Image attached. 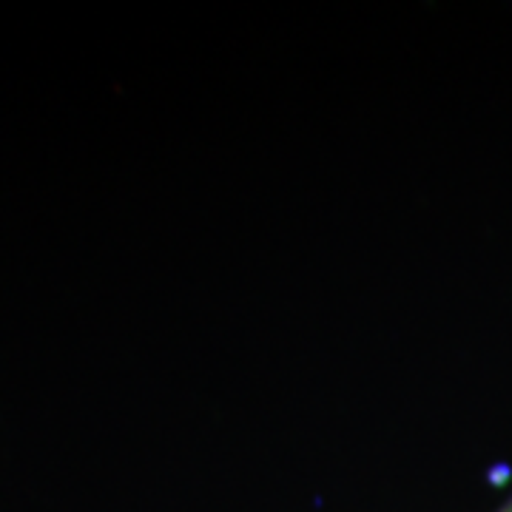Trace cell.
<instances>
[{
	"label": "cell",
	"mask_w": 512,
	"mask_h": 512,
	"mask_svg": "<svg viewBox=\"0 0 512 512\" xmlns=\"http://www.w3.org/2000/svg\"><path fill=\"white\" fill-rule=\"evenodd\" d=\"M501 512H512V501H510V504H507V507H504V510H501Z\"/></svg>",
	"instance_id": "cell-1"
}]
</instances>
